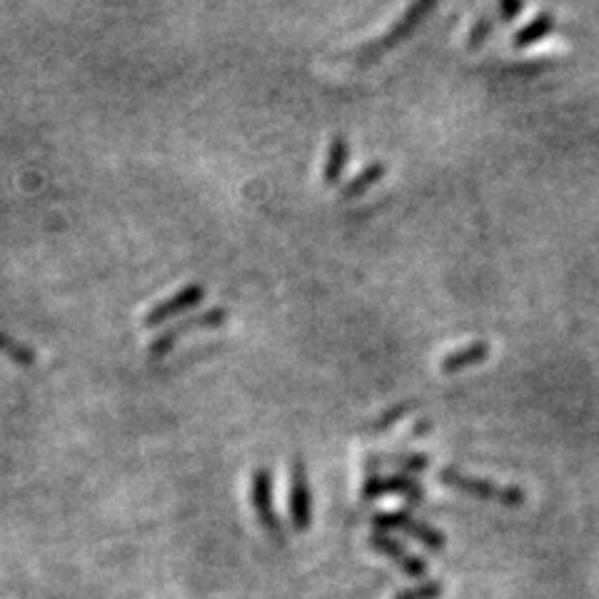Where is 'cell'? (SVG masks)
Listing matches in <instances>:
<instances>
[{"label": "cell", "mask_w": 599, "mask_h": 599, "mask_svg": "<svg viewBox=\"0 0 599 599\" xmlns=\"http://www.w3.org/2000/svg\"><path fill=\"white\" fill-rule=\"evenodd\" d=\"M372 522H375L377 532H380V530H400V532H405V535H410L412 540L422 542L427 550H432V552L445 550V535H442L440 530H435V527L427 525V522L417 520L415 515H410V512H405V510L382 512V515H375V520H372Z\"/></svg>", "instance_id": "obj_5"}, {"label": "cell", "mask_w": 599, "mask_h": 599, "mask_svg": "<svg viewBox=\"0 0 599 599\" xmlns=\"http://www.w3.org/2000/svg\"><path fill=\"white\" fill-rule=\"evenodd\" d=\"M435 8L437 5L432 3V0H420V3H412L410 8H407L405 13H402L400 18H397L395 23L385 30V33L375 35V38L367 40L365 45H360V48L352 50V60H355V63H375L380 55H385L387 50H392L395 45H400L402 40H405L407 35H410L412 30H415L417 25L425 20V15L432 13Z\"/></svg>", "instance_id": "obj_1"}, {"label": "cell", "mask_w": 599, "mask_h": 599, "mask_svg": "<svg viewBox=\"0 0 599 599\" xmlns=\"http://www.w3.org/2000/svg\"><path fill=\"white\" fill-rule=\"evenodd\" d=\"M487 355H490V345H487V342H472V345L460 347V350L442 357L440 370L445 372V375H457V372L467 370V367H475L480 365V362H485Z\"/></svg>", "instance_id": "obj_10"}, {"label": "cell", "mask_w": 599, "mask_h": 599, "mask_svg": "<svg viewBox=\"0 0 599 599\" xmlns=\"http://www.w3.org/2000/svg\"><path fill=\"white\" fill-rule=\"evenodd\" d=\"M228 307H210V310L198 312V315H190L185 320H178L175 325H170L168 330H163L160 335H155L150 340L148 352L150 355H165L168 350H173L175 342L180 340L183 335L195 330H208V327H220L225 320H228Z\"/></svg>", "instance_id": "obj_3"}, {"label": "cell", "mask_w": 599, "mask_h": 599, "mask_svg": "<svg viewBox=\"0 0 599 599\" xmlns=\"http://www.w3.org/2000/svg\"><path fill=\"white\" fill-rule=\"evenodd\" d=\"M203 298H205V285L203 283L183 285V288L175 290L173 295H168V298L160 300L158 305L150 307V310L145 312V317H143V325L145 327L163 325L165 320H170V317H175V315H180V312L190 310V307L198 305V302Z\"/></svg>", "instance_id": "obj_6"}, {"label": "cell", "mask_w": 599, "mask_h": 599, "mask_svg": "<svg viewBox=\"0 0 599 599\" xmlns=\"http://www.w3.org/2000/svg\"><path fill=\"white\" fill-rule=\"evenodd\" d=\"M555 23V15H552L550 10H542V13H537L530 23L522 25V28L512 35V45H515V48H530V45L540 43V40H545L547 35L555 30Z\"/></svg>", "instance_id": "obj_13"}, {"label": "cell", "mask_w": 599, "mask_h": 599, "mask_svg": "<svg viewBox=\"0 0 599 599\" xmlns=\"http://www.w3.org/2000/svg\"><path fill=\"white\" fill-rule=\"evenodd\" d=\"M370 547H372V550H377V552H382V555L390 557V560L395 562V565L400 567L405 575H410V577H425L427 575V562L420 560L417 555H412V552L407 550L405 545H400L397 540L387 537L385 532H375V535L370 537Z\"/></svg>", "instance_id": "obj_9"}, {"label": "cell", "mask_w": 599, "mask_h": 599, "mask_svg": "<svg viewBox=\"0 0 599 599\" xmlns=\"http://www.w3.org/2000/svg\"><path fill=\"white\" fill-rule=\"evenodd\" d=\"M442 592H445L442 582H422L410 590H402L395 599H440Z\"/></svg>", "instance_id": "obj_18"}, {"label": "cell", "mask_w": 599, "mask_h": 599, "mask_svg": "<svg viewBox=\"0 0 599 599\" xmlns=\"http://www.w3.org/2000/svg\"><path fill=\"white\" fill-rule=\"evenodd\" d=\"M290 515L295 530L305 532L312 522V492L307 480V467L302 457H295L290 467Z\"/></svg>", "instance_id": "obj_7"}, {"label": "cell", "mask_w": 599, "mask_h": 599, "mask_svg": "<svg viewBox=\"0 0 599 599\" xmlns=\"http://www.w3.org/2000/svg\"><path fill=\"white\" fill-rule=\"evenodd\" d=\"M250 500H253V510L258 515V522L263 530L273 537L275 542H283V522H280L278 512H275L273 502V472L270 467H255L253 472V487H250Z\"/></svg>", "instance_id": "obj_4"}, {"label": "cell", "mask_w": 599, "mask_h": 599, "mask_svg": "<svg viewBox=\"0 0 599 599\" xmlns=\"http://www.w3.org/2000/svg\"><path fill=\"white\" fill-rule=\"evenodd\" d=\"M370 465H395L400 467L402 475H407V472H422L427 470V465H430V457L427 455H402V457H372Z\"/></svg>", "instance_id": "obj_16"}, {"label": "cell", "mask_w": 599, "mask_h": 599, "mask_svg": "<svg viewBox=\"0 0 599 599\" xmlns=\"http://www.w3.org/2000/svg\"><path fill=\"white\" fill-rule=\"evenodd\" d=\"M385 173H387V165L382 163V160H372V163H367L360 173H355L350 180H345V183L340 185V198L350 200V198H357V195L367 193L372 185H377L382 178H385Z\"/></svg>", "instance_id": "obj_11"}, {"label": "cell", "mask_w": 599, "mask_h": 599, "mask_svg": "<svg viewBox=\"0 0 599 599\" xmlns=\"http://www.w3.org/2000/svg\"><path fill=\"white\" fill-rule=\"evenodd\" d=\"M362 495L367 500H375L382 495H405L415 505L425 500L420 480H412L410 475H402V472H397V475H370L362 482Z\"/></svg>", "instance_id": "obj_8"}, {"label": "cell", "mask_w": 599, "mask_h": 599, "mask_svg": "<svg viewBox=\"0 0 599 599\" xmlns=\"http://www.w3.org/2000/svg\"><path fill=\"white\" fill-rule=\"evenodd\" d=\"M0 352L3 355H8L10 360L18 362V365L23 367H33L35 362H38V355H35V350L30 345H25V342H20L18 337L8 335V332L0 330Z\"/></svg>", "instance_id": "obj_14"}, {"label": "cell", "mask_w": 599, "mask_h": 599, "mask_svg": "<svg viewBox=\"0 0 599 599\" xmlns=\"http://www.w3.org/2000/svg\"><path fill=\"white\" fill-rule=\"evenodd\" d=\"M347 160H350V143H347V138L342 133L332 135L330 148H327V160L322 165V180H325V185L340 183Z\"/></svg>", "instance_id": "obj_12"}, {"label": "cell", "mask_w": 599, "mask_h": 599, "mask_svg": "<svg viewBox=\"0 0 599 599\" xmlns=\"http://www.w3.org/2000/svg\"><path fill=\"white\" fill-rule=\"evenodd\" d=\"M492 28H495V20H492V13H482L480 18H477V23L472 25L470 30V38H467V48H480L482 43L487 40V35L492 33Z\"/></svg>", "instance_id": "obj_17"}, {"label": "cell", "mask_w": 599, "mask_h": 599, "mask_svg": "<svg viewBox=\"0 0 599 599\" xmlns=\"http://www.w3.org/2000/svg\"><path fill=\"white\" fill-rule=\"evenodd\" d=\"M442 485L452 487L457 492H465V495L477 497V500L497 502V505L505 507H520L525 505V492L520 487L510 485H495L490 480H482V477L465 475V472L455 470V467H442L440 470Z\"/></svg>", "instance_id": "obj_2"}, {"label": "cell", "mask_w": 599, "mask_h": 599, "mask_svg": "<svg viewBox=\"0 0 599 599\" xmlns=\"http://www.w3.org/2000/svg\"><path fill=\"white\" fill-rule=\"evenodd\" d=\"M417 405H420V402H417L415 397H412V400H405V402H397V405L387 407L385 412H380V417H377L375 422H370V425H367V430H387V427H392L395 422H400L405 415H410L412 410H417Z\"/></svg>", "instance_id": "obj_15"}, {"label": "cell", "mask_w": 599, "mask_h": 599, "mask_svg": "<svg viewBox=\"0 0 599 599\" xmlns=\"http://www.w3.org/2000/svg\"><path fill=\"white\" fill-rule=\"evenodd\" d=\"M522 10H525V3H517V0H505V3L497 5V15H500V20H512L515 15H520Z\"/></svg>", "instance_id": "obj_19"}]
</instances>
